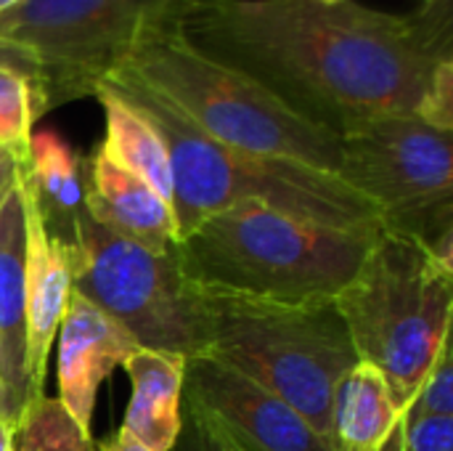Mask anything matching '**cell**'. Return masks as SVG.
<instances>
[{"label": "cell", "mask_w": 453, "mask_h": 451, "mask_svg": "<svg viewBox=\"0 0 453 451\" xmlns=\"http://www.w3.org/2000/svg\"><path fill=\"white\" fill-rule=\"evenodd\" d=\"M0 451H16V425L0 420Z\"/></svg>", "instance_id": "27"}, {"label": "cell", "mask_w": 453, "mask_h": 451, "mask_svg": "<svg viewBox=\"0 0 453 451\" xmlns=\"http://www.w3.org/2000/svg\"><path fill=\"white\" fill-rule=\"evenodd\" d=\"M114 72L157 93L218 144L340 175L337 130L311 120L252 74L204 53L183 29L143 43Z\"/></svg>", "instance_id": "5"}, {"label": "cell", "mask_w": 453, "mask_h": 451, "mask_svg": "<svg viewBox=\"0 0 453 451\" xmlns=\"http://www.w3.org/2000/svg\"><path fill=\"white\" fill-rule=\"evenodd\" d=\"M425 417H453V364L451 340L441 348L433 369L401 415V428Z\"/></svg>", "instance_id": "21"}, {"label": "cell", "mask_w": 453, "mask_h": 451, "mask_svg": "<svg viewBox=\"0 0 453 451\" xmlns=\"http://www.w3.org/2000/svg\"><path fill=\"white\" fill-rule=\"evenodd\" d=\"M186 287L199 324V356L255 380L329 441L337 383L358 364L337 303H276Z\"/></svg>", "instance_id": "4"}, {"label": "cell", "mask_w": 453, "mask_h": 451, "mask_svg": "<svg viewBox=\"0 0 453 451\" xmlns=\"http://www.w3.org/2000/svg\"><path fill=\"white\" fill-rule=\"evenodd\" d=\"M98 451H149L146 447H141L133 436H127L122 428L114 433V436H109L106 441H101L98 444Z\"/></svg>", "instance_id": "26"}, {"label": "cell", "mask_w": 453, "mask_h": 451, "mask_svg": "<svg viewBox=\"0 0 453 451\" xmlns=\"http://www.w3.org/2000/svg\"><path fill=\"white\" fill-rule=\"evenodd\" d=\"M340 178L369 197L385 223L430 250L451 234L453 133L417 114H380L340 133Z\"/></svg>", "instance_id": "9"}, {"label": "cell", "mask_w": 453, "mask_h": 451, "mask_svg": "<svg viewBox=\"0 0 453 451\" xmlns=\"http://www.w3.org/2000/svg\"><path fill=\"white\" fill-rule=\"evenodd\" d=\"M382 229H334L239 202L180 237L175 258L194 287L276 303H329Z\"/></svg>", "instance_id": "3"}, {"label": "cell", "mask_w": 453, "mask_h": 451, "mask_svg": "<svg viewBox=\"0 0 453 451\" xmlns=\"http://www.w3.org/2000/svg\"><path fill=\"white\" fill-rule=\"evenodd\" d=\"M42 114L37 80L16 69H0V146L27 152L32 125Z\"/></svg>", "instance_id": "20"}, {"label": "cell", "mask_w": 453, "mask_h": 451, "mask_svg": "<svg viewBox=\"0 0 453 451\" xmlns=\"http://www.w3.org/2000/svg\"><path fill=\"white\" fill-rule=\"evenodd\" d=\"M170 451H231L226 449L223 444H218L212 436H207L202 428H199V423L191 417V415H186L183 412V407H180V436H178V441L173 444V449Z\"/></svg>", "instance_id": "23"}, {"label": "cell", "mask_w": 453, "mask_h": 451, "mask_svg": "<svg viewBox=\"0 0 453 451\" xmlns=\"http://www.w3.org/2000/svg\"><path fill=\"white\" fill-rule=\"evenodd\" d=\"M324 3H340V0H324Z\"/></svg>", "instance_id": "30"}, {"label": "cell", "mask_w": 453, "mask_h": 451, "mask_svg": "<svg viewBox=\"0 0 453 451\" xmlns=\"http://www.w3.org/2000/svg\"><path fill=\"white\" fill-rule=\"evenodd\" d=\"M183 412L231 451H332L287 401L207 356L186 359Z\"/></svg>", "instance_id": "10"}, {"label": "cell", "mask_w": 453, "mask_h": 451, "mask_svg": "<svg viewBox=\"0 0 453 451\" xmlns=\"http://www.w3.org/2000/svg\"><path fill=\"white\" fill-rule=\"evenodd\" d=\"M21 0H0V13L3 11H8V8H13V5H19Z\"/></svg>", "instance_id": "29"}, {"label": "cell", "mask_w": 453, "mask_h": 451, "mask_svg": "<svg viewBox=\"0 0 453 451\" xmlns=\"http://www.w3.org/2000/svg\"><path fill=\"white\" fill-rule=\"evenodd\" d=\"M27 154H29V149L27 152H13V149L0 146V205L13 191V186L19 183V173H21V165H24Z\"/></svg>", "instance_id": "24"}, {"label": "cell", "mask_w": 453, "mask_h": 451, "mask_svg": "<svg viewBox=\"0 0 453 451\" xmlns=\"http://www.w3.org/2000/svg\"><path fill=\"white\" fill-rule=\"evenodd\" d=\"M0 420H8L16 425L13 415H11V407H8V396H5V388H3V380H0Z\"/></svg>", "instance_id": "28"}, {"label": "cell", "mask_w": 453, "mask_h": 451, "mask_svg": "<svg viewBox=\"0 0 453 451\" xmlns=\"http://www.w3.org/2000/svg\"><path fill=\"white\" fill-rule=\"evenodd\" d=\"M334 303L358 362L382 372L403 415L451 340L453 268L419 237L385 226Z\"/></svg>", "instance_id": "6"}, {"label": "cell", "mask_w": 453, "mask_h": 451, "mask_svg": "<svg viewBox=\"0 0 453 451\" xmlns=\"http://www.w3.org/2000/svg\"><path fill=\"white\" fill-rule=\"evenodd\" d=\"M401 431L398 451H453V417H425Z\"/></svg>", "instance_id": "22"}, {"label": "cell", "mask_w": 453, "mask_h": 451, "mask_svg": "<svg viewBox=\"0 0 453 451\" xmlns=\"http://www.w3.org/2000/svg\"><path fill=\"white\" fill-rule=\"evenodd\" d=\"M72 221V290L119 322L141 348L199 356V324L175 250L151 253L96 223L80 205Z\"/></svg>", "instance_id": "8"}, {"label": "cell", "mask_w": 453, "mask_h": 451, "mask_svg": "<svg viewBox=\"0 0 453 451\" xmlns=\"http://www.w3.org/2000/svg\"><path fill=\"white\" fill-rule=\"evenodd\" d=\"M138 340L72 290L58 324V404L90 433L98 385L138 351Z\"/></svg>", "instance_id": "12"}, {"label": "cell", "mask_w": 453, "mask_h": 451, "mask_svg": "<svg viewBox=\"0 0 453 451\" xmlns=\"http://www.w3.org/2000/svg\"><path fill=\"white\" fill-rule=\"evenodd\" d=\"M122 369L130 377L122 431L149 451H170L180 436L186 356L138 348Z\"/></svg>", "instance_id": "15"}, {"label": "cell", "mask_w": 453, "mask_h": 451, "mask_svg": "<svg viewBox=\"0 0 453 451\" xmlns=\"http://www.w3.org/2000/svg\"><path fill=\"white\" fill-rule=\"evenodd\" d=\"M21 175V173H19ZM0 380L13 420L29 404L27 377V218L21 183L0 205Z\"/></svg>", "instance_id": "14"}, {"label": "cell", "mask_w": 453, "mask_h": 451, "mask_svg": "<svg viewBox=\"0 0 453 451\" xmlns=\"http://www.w3.org/2000/svg\"><path fill=\"white\" fill-rule=\"evenodd\" d=\"M16 451H98V444L82 431L58 399H32L16 420Z\"/></svg>", "instance_id": "18"}, {"label": "cell", "mask_w": 453, "mask_h": 451, "mask_svg": "<svg viewBox=\"0 0 453 451\" xmlns=\"http://www.w3.org/2000/svg\"><path fill=\"white\" fill-rule=\"evenodd\" d=\"M401 433V409L382 372L358 362L332 399V451H398Z\"/></svg>", "instance_id": "16"}, {"label": "cell", "mask_w": 453, "mask_h": 451, "mask_svg": "<svg viewBox=\"0 0 453 451\" xmlns=\"http://www.w3.org/2000/svg\"><path fill=\"white\" fill-rule=\"evenodd\" d=\"M0 69H16L21 74H29L37 80V66L29 56H24L21 51L11 48V45H0Z\"/></svg>", "instance_id": "25"}, {"label": "cell", "mask_w": 453, "mask_h": 451, "mask_svg": "<svg viewBox=\"0 0 453 451\" xmlns=\"http://www.w3.org/2000/svg\"><path fill=\"white\" fill-rule=\"evenodd\" d=\"M427 3H435V0H425V5H427Z\"/></svg>", "instance_id": "31"}, {"label": "cell", "mask_w": 453, "mask_h": 451, "mask_svg": "<svg viewBox=\"0 0 453 451\" xmlns=\"http://www.w3.org/2000/svg\"><path fill=\"white\" fill-rule=\"evenodd\" d=\"M104 82L117 88L154 125L167 149L178 239L239 202H260L284 215L334 229L388 226L382 210L337 173L218 144L122 72H111Z\"/></svg>", "instance_id": "2"}, {"label": "cell", "mask_w": 453, "mask_h": 451, "mask_svg": "<svg viewBox=\"0 0 453 451\" xmlns=\"http://www.w3.org/2000/svg\"><path fill=\"white\" fill-rule=\"evenodd\" d=\"M82 207L104 229L151 253H173L178 245L173 207L141 178L114 165L101 149L85 173Z\"/></svg>", "instance_id": "13"}, {"label": "cell", "mask_w": 453, "mask_h": 451, "mask_svg": "<svg viewBox=\"0 0 453 451\" xmlns=\"http://www.w3.org/2000/svg\"><path fill=\"white\" fill-rule=\"evenodd\" d=\"M180 29L337 133L366 117L419 114L453 61V0L417 13L356 0H196Z\"/></svg>", "instance_id": "1"}, {"label": "cell", "mask_w": 453, "mask_h": 451, "mask_svg": "<svg viewBox=\"0 0 453 451\" xmlns=\"http://www.w3.org/2000/svg\"><path fill=\"white\" fill-rule=\"evenodd\" d=\"M29 157V154H27ZM24 191V218H27V377L29 401L42 396L48 356L58 324L64 319L72 295V268H69V242L53 231L37 189L27 170V159L19 175Z\"/></svg>", "instance_id": "11"}, {"label": "cell", "mask_w": 453, "mask_h": 451, "mask_svg": "<svg viewBox=\"0 0 453 451\" xmlns=\"http://www.w3.org/2000/svg\"><path fill=\"white\" fill-rule=\"evenodd\" d=\"M27 170L40 197H50L56 205L69 210V218L82 205V181L77 173V159L72 149L53 133H40L29 138Z\"/></svg>", "instance_id": "19"}, {"label": "cell", "mask_w": 453, "mask_h": 451, "mask_svg": "<svg viewBox=\"0 0 453 451\" xmlns=\"http://www.w3.org/2000/svg\"><path fill=\"white\" fill-rule=\"evenodd\" d=\"M104 106L106 136L98 146L114 165L141 178L173 207V178L167 149L154 125L109 82H101L93 93Z\"/></svg>", "instance_id": "17"}, {"label": "cell", "mask_w": 453, "mask_h": 451, "mask_svg": "<svg viewBox=\"0 0 453 451\" xmlns=\"http://www.w3.org/2000/svg\"><path fill=\"white\" fill-rule=\"evenodd\" d=\"M196 0H21L0 13V45L37 66L42 109L93 96L143 43L180 29Z\"/></svg>", "instance_id": "7"}]
</instances>
